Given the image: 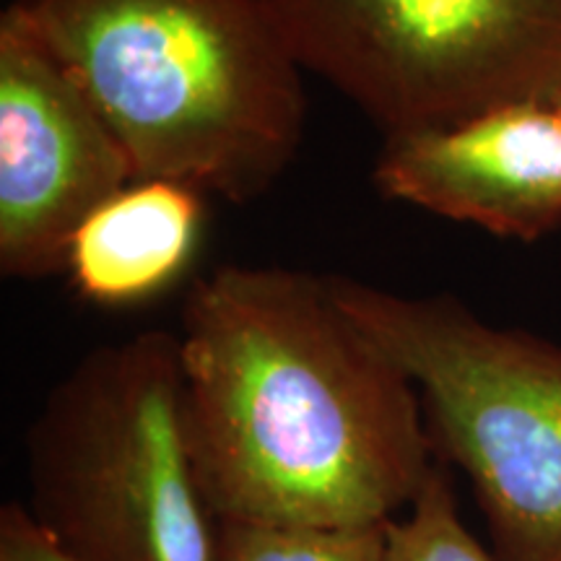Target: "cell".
<instances>
[{
	"label": "cell",
	"mask_w": 561,
	"mask_h": 561,
	"mask_svg": "<svg viewBox=\"0 0 561 561\" xmlns=\"http://www.w3.org/2000/svg\"><path fill=\"white\" fill-rule=\"evenodd\" d=\"M195 473L216 520H396L437 453L416 385L348 318L331 276L221 265L182 307Z\"/></svg>",
	"instance_id": "cell-1"
},
{
	"label": "cell",
	"mask_w": 561,
	"mask_h": 561,
	"mask_svg": "<svg viewBox=\"0 0 561 561\" xmlns=\"http://www.w3.org/2000/svg\"><path fill=\"white\" fill-rule=\"evenodd\" d=\"M100 110L136 180L221 201L268 193L307 125L271 0H11Z\"/></svg>",
	"instance_id": "cell-2"
},
{
	"label": "cell",
	"mask_w": 561,
	"mask_h": 561,
	"mask_svg": "<svg viewBox=\"0 0 561 561\" xmlns=\"http://www.w3.org/2000/svg\"><path fill=\"white\" fill-rule=\"evenodd\" d=\"M26 512L68 561H216L178 333L81 356L26 430Z\"/></svg>",
	"instance_id": "cell-3"
},
{
	"label": "cell",
	"mask_w": 561,
	"mask_h": 561,
	"mask_svg": "<svg viewBox=\"0 0 561 561\" xmlns=\"http://www.w3.org/2000/svg\"><path fill=\"white\" fill-rule=\"evenodd\" d=\"M331 280L416 385L434 453L471 481L496 561H561V346L489 325L450 294Z\"/></svg>",
	"instance_id": "cell-4"
},
{
	"label": "cell",
	"mask_w": 561,
	"mask_h": 561,
	"mask_svg": "<svg viewBox=\"0 0 561 561\" xmlns=\"http://www.w3.org/2000/svg\"><path fill=\"white\" fill-rule=\"evenodd\" d=\"M294 55L385 136L551 100L561 0H271Z\"/></svg>",
	"instance_id": "cell-5"
},
{
	"label": "cell",
	"mask_w": 561,
	"mask_h": 561,
	"mask_svg": "<svg viewBox=\"0 0 561 561\" xmlns=\"http://www.w3.org/2000/svg\"><path fill=\"white\" fill-rule=\"evenodd\" d=\"M136 182L100 110L30 21L0 13V271L66 273L81 224Z\"/></svg>",
	"instance_id": "cell-6"
},
{
	"label": "cell",
	"mask_w": 561,
	"mask_h": 561,
	"mask_svg": "<svg viewBox=\"0 0 561 561\" xmlns=\"http://www.w3.org/2000/svg\"><path fill=\"white\" fill-rule=\"evenodd\" d=\"M375 185L390 201L536 242L561 227V112L549 100H523L390 133Z\"/></svg>",
	"instance_id": "cell-7"
},
{
	"label": "cell",
	"mask_w": 561,
	"mask_h": 561,
	"mask_svg": "<svg viewBox=\"0 0 561 561\" xmlns=\"http://www.w3.org/2000/svg\"><path fill=\"white\" fill-rule=\"evenodd\" d=\"M206 198L172 180L130 182L76 231L66 263L73 291L110 310L157 299L198 252Z\"/></svg>",
	"instance_id": "cell-8"
},
{
	"label": "cell",
	"mask_w": 561,
	"mask_h": 561,
	"mask_svg": "<svg viewBox=\"0 0 561 561\" xmlns=\"http://www.w3.org/2000/svg\"><path fill=\"white\" fill-rule=\"evenodd\" d=\"M385 528L224 520L216 561H385Z\"/></svg>",
	"instance_id": "cell-9"
},
{
	"label": "cell",
	"mask_w": 561,
	"mask_h": 561,
	"mask_svg": "<svg viewBox=\"0 0 561 561\" xmlns=\"http://www.w3.org/2000/svg\"><path fill=\"white\" fill-rule=\"evenodd\" d=\"M385 561H496L462 523L450 466L434 462L409 515L388 523Z\"/></svg>",
	"instance_id": "cell-10"
},
{
	"label": "cell",
	"mask_w": 561,
	"mask_h": 561,
	"mask_svg": "<svg viewBox=\"0 0 561 561\" xmlns=\"http://www.w3.org/2000/svg\"><path fill=\"white\" fill-rule=\"evenodd\" d=\"M0 561H68L50 538L34 525L24 502H5L0 510Z\"/></svg>",
	"instance_id": "cell-11"
},
{
	"label": "cell",
	"mask_w": 561,
	"mask_h": 561,
	"mask_svg": "<svg viewBox=\"0 0 561 561\" xmlns=\"http://www.w3.org/2000/svg\"><path fill=\"white\" fill-rule=\"evenodd\" d=\"M551 104H553V107H557L559 112H561V87L557 89V91H553V94H551V100H549Z\"/></svg>",
	"instance_id": "cell-12"
}]
</instances>
